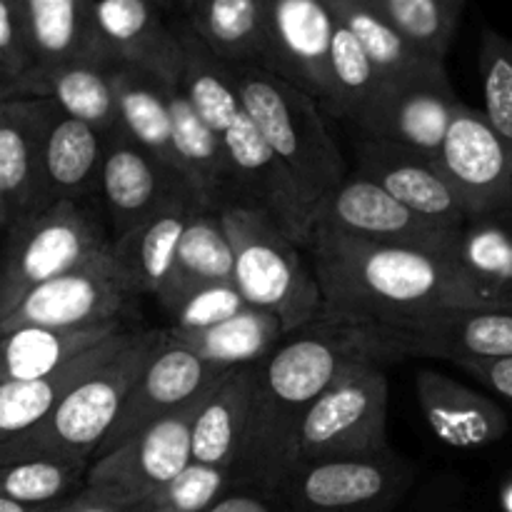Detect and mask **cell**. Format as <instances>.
<instances>
[{
	"label": "cell",
	"mask_w": 512,
	"mask_h": 512,
	"mask_svg": "<svg viewBox=\"0 0 512 512\" xmlns=\"http://www.w3.org/2000/svg\"><path fill=\"white\" fill-rule=\"evenodd\" d=\"M363 358L383 363L365 325L323 318L290 333L258 365L248 428L230 468V490L278 495L293 470L305 415L345 365Z\"/></svg>",
	"instance_id": "cell-1"
},
{
	"label": "cell",
	"mask_w": 512,
	"mask_h": 512,
	"mask_svg": "<svg viewBox=\"0 0 512 512\" xmlns=\"http://www.w3.org/2000/svg\"><path fill=\"white\" fill-rule=\"evenodd\" d=\"M313 268L328 320L388 325L455 308L510 310L470 283L448 260L315 228Z\"/></svg>",
	"instance_id": "cell-2"
},
{
	"label": "cell",
	"mask_w": 512,
	"mask_h": 512,
	"mask_svg": "<svg viewBox=\"0 0 512 512\" xmlns=\"http://www.w3.org/2000/svg\"><path fill=\"white\" fill-rule=\"evenodd\" d=\"M163 350L160 330L130 333L123 348L75 385L38 425L0 445V465L60 463L90 465L95 450L113 428L135 380Z\"/></svg>",
	"instance_id": "cell-3"
},
{
	"label": "cell",
	"mask_w": 512,
	"mask_h": 512,
	"mask_svg": "<svg viewBox=\"0 0 512 512\" xmlns=\"http://www.w3.org/2000/svg\"><path fill=\"white\" fill-rule=\"evenodd\" d=\"M233 73L245 115L320 208L348 178L343 153L325 125L320 103L263 65H233Z\"/></svg>",
	"instance_id": "cell-4"
},
{
	"label": "cell",
	"mask_w": 512,
	"mask_h": 512,
	"mask_svg": "<svg viewBox=\"0 0 512 512\" xmlns=\"http://www.w3.org/2000/svg\"><path fill=\"white\" fill-rule=\"evenodd\" d=\"M218 215L233 245L235 288L245 303L275 315L288 335L323 320V290L298 243L258 210L223 205Z\"/></svg>",
	"instance_id": "cell-5"
},
{
	"label": "cell",
	"mask_w": 512,
	"mask_h": 512,
	"mask_svg": "<svg viewBox=\"0 0 512 512\" xmlns=\"http://www.w3.org/2000/svg\"><path fill=\"white\" fill-rule=\"evenodd\" d=\"M113 245L85 200H60L10 225L0 255V320L38 285L90 263Z\"/></svg>",
	"instance_id": "cell-6"
},
{
	"label": "cell",
	"mask_w": 512,
	"mask_h": 512,
	"mask_svg": "<svg viewBox=\"0 0 512 512\" xmlns=\"http://www.w3.org/2000/svg\"><path fill=\"white\" fill-rule=\"evenodd\" d=\"M388 375L378 360H353L323 390L305 415L295 465L368 458L390 448Z\"/></svg>",
	"instance_id": "cell-7"
},
{
	"label": "cell",
	"mask_w": 512,
	"mask_h": 512,
	"mask_svg": "<svg viewBox=\"0 0 512 512\" xmlns=\"http://www.w3.org/2000/svg\"><path fill=\"white\" fill-rule=\"evenodd\" d=\"M208 393L150 425L113 453L90 460L80 498L95 508L108 510L148 508L155 495L193 463V420Z\"/></svg>",
	"instance_id": "cell-8"
},
{
	"label": "cell",
	"mask_w": 512,
	"mask_h": 512,
	"mask_svg": "<svg viewBox=\"0 0 512 512\" xmlns=\"http://www.w3.org/2000/svg\"><path fill=\"white\" fill-rule=\"evenodd\" d=\"M420 468L390 445L368 458L295 465L280 485L285 512H400Z\"/></svg>",
	"instance_id": "cell-9"
},
{
	"label": "cell",
	"mask_w": 512,
	"mask_h": 512,
	"mask_svg": "<svg viewBox=\"0 0 512 512\" xmlns=\"http://www.w3.org/2000/svg\"><path fill=\"white\" fill-rule=\"evenodd\" d=\"M365 328L383 360L438 358L465 365L512 358V310L455 308Z\"/></svg>",
	"instance_id": "cell-10"
},
{
	"label": "cell",
	"mask_w": 512,
	"mask_h": 512,
	"mask_svg": "<svg viewBox=\"0 0 512 512\" xmlns=\"http://www.w3.org/2000/svg\"><path fill=\"white\" fill-rule=\"evenodd\" d=\"M230 158L228 205L258 210L280 225L298 245H310L318 205L308 198L293 170L275 155L248 115L223 135Z\"/></svg>",
	"instance_id": "cell-11"
},
{
	"label": "cell",
	"mask_w": 512,
	"mask_h": 512,
	"mask_svg": "<svg viewBox=\"0 0 512 512\" xmlns=\"http://www.w3.org/2000/svg\"><path fill=\"white\" fill-rule=\"evenodd\" d=\"M138 295L130 288L113 245L90 263L30 290L3 320L0 333L25 325L40 328H95L118 323L128 303Z\"/></svg>",
	"instance_id": "cell-12"
},
{
	"label": "cell",
	"mask_w": 512,
	"mask_h": 512,
	"mask_svg": "<svg viewBox=\"0 0 512 512\" xmlns=\"http://www.w3.org/2000/svg\"><path fill=\"white\" fill-rule=\"evenodd\" d=\"M315 228H330L368 243L420 250L448 260L458 225L423 218L385 193L378 183L353 173L320 203Z\"/></svg>",
	"instance_id": "cell-13"
},
{
	"label": "cell",
	"mask_w": 512,
	"mask_h": 512,
	"mask_svg": "<svg viewBox=\"0 0 512 512\" xmlns=\"http://www.w3.org/2000/svg\"><path fill=\"white\" fill-rule=\"evenodd\" d=\"M438 168L470 215L503 213L512 205V143L483 110L460 103L438 155Z\"/></svg>",
	"instance_id": "cell-14"
},
{
	"label": "cell",
	"mask_w": 512,
	"mask_h": 512,
	"mask_svg": "<svg viewBox=\"0 0 512 512\" xmlns=\"http://www.w3.org/2000/svg\"><path fill=\"white\" fill-rule=\"evenodd\" d=\"M463 103L450 85L445 65L383 80L373 108L360 123V135L403 145L438 160L455 108Z\"/></svg>",
	"instance_id": "cell-15"
},
{
	"label": "cell",
	"mask_w": 512,
	"mask_h": 512,
	"mask_svg": "<svg viewBox=\"0 0 512 512\" xmlns=\"http://www.w3.org/2000/svg\"><path fill=\"white\" fill-rule=\"evenodd\" d=\"M225 373L228 370L198 358L190 350L170 348L163 343V350L150 360L148 368L130 388L113 428L108 430L100 448L95 450L93 460L113 453L115 448L148 430L150 425L160 423L175 410L188 405L190 400L208 393Z\"/></svg>",
	"instance_id": "cell-16"
},
{
	"label": "cell",
	"mask_w": 512,
	"mask_h": 512,
	"mask_svg": "<svg viewBox=\"0 0 512 512\" xmlns=\"http://www.w3.org/2000/svg\"><path fill=\"white\" fill-rule=\"evenodd\" d=\"M333 10L308 0H270L268 43L263 68L300 90L313 95L323 108H330V45L335 33Z\"/></svg>",
	"instance_id": "cell-17"
},
{
	"label": "cell",
	"mask_w": 512,
	"mask_h": 512,
	"mask_svg": "<svg viewBox=\"0 0 512 512\" xmlns=\"http://www.w3.org/2000/svg\"><path fill=\"white\" fill-rule=\"evenodd\" d=\"M185 190L193 188L175 170L140 148L120 125L105 135L98 198L113 225V238L143 223Z\"/></svg>",
	"instance_id": "cell-18"
},
{
	"label": "cell",
	"mask_w": 512,
	"mask_h": 512,
	"mask_svg": "<svg viewBox=\"0 0 512 512\" xmlns=\"http://www.w3.org/2000/svg\"><path fill=\"white\" fill-rule=\"evenodd\" d=\"M355 173L378 183L385 193L423 218L460 225L468 213L438 168V160L388 140L360 135L355 145Z\"/></svg>",
	"instance_id": "cell-19"
},
{
	"label": "cell",
	"mask_w": 512,
	"mask_h": 512,
	"mask_svg": "<svg viewBox=\"0 0 512 512\" xmlns=\"http://www.w3.org/2000/svg\"><path fill=\"white\" fill-rule=\"evenodd\" d=\"M58 110L48 98H15L0 105V195L10 225L38 213L45 138Z\"/></svg>",
	"instance_id": "cell-20"
},
{
	"label": "cell",
	"mask_w": 512,
	"mask_h": 512,
	"mask_svg": "<svg viewBox=\"0 0 512 512\" xmlns=\"http://www.w3.org/2000/svg\"><path fill=\"white\" fill-rule=\"evenodd\" d=\"M415 395L435 438L455 450L488 448L510 430L508 410L498 400L433 368L418 370Z\"/></svg>",
	"instance_id": "cell-21"
},
{
	"label": "cell",
	"mask_w": 512,
	"mask_h": 512,
	"mask_svg": "<svg viewBox=\"0 0 512 512\" xmlns=\"http://www.w3.org/2000/svg\"><path fill=\"white\" fill-rule=\"evenodd\" d=\"M100 40L115 63L150 70L165 83L180 78V40L158 0H90Z\"/></svg>",
	"instance_id": "cell-22"
},
{
	"label": "cell",
	"mask_w": 512,
	"mask_h": 512,
	"mask_svg": "<svg viewBox=\"0 0 512 512\" xmlns=\"http://www.w3.org/2000/svg\"><path fill=\"white\" fill-rule=\"evenodd\" d=\"M198 208L205 205L193 190H185L143 223L113 238V255L135 295H158L170 273L180 238Z\"/></svg>",
	"instance_id": "cell-23"
},
{
	"label": "cell",
	"mask_w": 512,
	"mask_h": 512,
	"mask_svg": "<svg viewBox=\"0 0 512 512\" xmlns=\"http://www.w3.org/2000/svg\"><path fill=\"white\" fill-rule=\"evenodd\" d=\"M23 15L33 73L78 60L115 63L95 28L90 0H23Z\"/></svg>",
	"instance_id": "cell-24"
},
{
	"label": "cell",
	"mask_w": 512,
	"mask_h": 512,
	"mask_svg": "<svg viewBox=\"0 0 512 512\" xmlns=\"http://www.w3.org/2000/svg\"><path fill=\"white\" fill-rule=\"evenodd\" d=\"M165 98L173 120L180 175L205 208L220 210L230 200V158L223 135L200 118L180 83H165Z\"/></svg>",
	"instance_id": "cell-25"
},
{
	"label": "cell",
	"mask_w": 512,
	"mask_h": 512,
	"mask_svg": "<svg viewBox=\"0 0 512 512\" xmlns=\"http://www.w3.org/2000/svg\"><path fill=\"white\" fill-rule=\"evenodd\" d=\"M103 150V133L58 110L45 138L38 213L60 200H85L98 193Z\"/></svg>",
	"instance_id": "cell-26"
},
{
	"label": "cell",
	"mask_w": 512,
	"mask_h": 512,
	"mask_svg": "<svg viewBox=\"0 0 512 512\" xmlns=\"http://www.w3.org/2000/svg\"><path fill=\"white\" fill-rule=\"evenodd\" d=\"M258 365H240L228 370L203 398L190 435L193 463L213 465L230 473L248 428Z\"/></svg>",
	"instance_id": "cell-27"
},
{
	"label": "cell",
	"mask_w": 512,
	"mask_h": 512,
	"mask_svg": "<svg viewBox=\"0 0 512 512\" xmlns=\"http://www.w3.org/2000/svg\"><path fill=\"white\" fill-rule=\"evenodd\" d=\"M123 320L95 328H25L0 333V380H38L123 335Z\"/></svg>",
	"instance_id": "cell-28"
},
{
	"label": "cell",
	"mask_w": 512,
	"mask_h": 512,
	"mask_svg": "<svg viewBox=\"0 0 512 512\" xmlns=\"http://www.w3.org/2000/svg\"><path fill=\"white\" fill-rule=\"evenodd\" d=\"M223 283H235L233 245L220 223L218 210L198 208L180 238L168 278L155 298L165 313H170L198 290Z\"/></svg>",
	"instance_id": "cell-29"
},
{
	"label": "cell",
	"mask_w": 512,
	"mask_h": 512,
	"mask_svg": "<svg viewBox=\"0 0 512 512\" xmlns=\"http://www.w3.org/2000/svg\"><path fill=\"white\" fill-rule=\"evenodd\" d=\"M270 0H180L183 18L218 58L230 65H263Z\"/></svg>",
	"instance_id": "cell-30"
},
{
	"label": "cell",
	"mask_w": 512,
	"mask_h": 512,
	"mask_svg": "<svg viewBox=\"0 0 512 512\" xmlns=\"http://www.w3.org/2000/svg\"><path fill=\"white\" fill-rule=\"evenodd\" d=\"M163 343L183 348L225 370L258 365L288 338L283 323L265 310L248 308L225 323L203 330L160 328Z\"/></svg>",
	"instance_id": "cell-31"
},
{
	"label": "cell",
	"mask_w": 512,
	"mask_h": 512,
	"mask_svg": "<svg viewBox=\"0 0 512 512\" xmlns=\"http://www.w3.org/2000/svg\"><path fill=\"white\" fill-rule=\"evenodd\" d=\"M110 83H113L115 103H118L120 128L140 148L148 150L153 158L180 175L173 145V120H170L168 98H165V80L138 65L113 63Z\"/></svg>",
	"instance_id": "cell-32"
},
{
	"label": "cell",
	"mask_w": 512,
	"mask_h": 512,
	"mask_svg": "<svg viewBox=\"0 0 512 512\" xmlns=\"http://www.w3.org/2000/svg\"><path fill=\"white\" fill-rule=\"evenodd\" d=\"M130 333L115 335L108 343L98 345L90 353L80 355L58 373L38 380H0V445L18 438L25 430L38 425L70 390L83 383L90 373L108 363Z\"/></svg>",
	"instance_id": "cell-33"
},
{
	"label": "cell",
	"mask_w": 512,
	"mask_h": 512,
	"mask_svg": "<svg viewBox=\"0 0 512 512\" xmlns=\"http://www.w3.org/2000/svg\"><path fill=\"white\" fill-rule=\"evenodd\" d=\"M110 65L95 60H78L58 68L40 70L25 80L28 98H48L70 118H78L108 135L120 125Z\"/></svg>",
	"instance_id": "cell-34"
},
{
	"label": "cell",
	"mask_w": 512,
	"mask_h": 512,
	"mask_svg": "<svg viewBox=\"0 0 512 512\" xmlns=\"http://www.w3.org/2000/svg\"><path fill=\"white\" fill-rule=\"evenodd\" d=\"M173 25L180 40V53H183L178 78L180 88L185 90L200 118L215 133L225 135L233 128L235 120L245 113L233 65L218 58L183 18L175 15Z\"/></svg>",
	"instance_id": "cell-35"
},
{
	"label": "cell",
	"mask_w": 512,
	"mask_h": 512,
	"mask_svg": "<svg viewBox=\"0 0 512 512\" xmlns=\"http://www.w3.org/2000/svg\"><path fill=\"white\" fill-rule=\"evenodd\" d=\"M330 10L358 38V43L363 45V50L383 78H405V75L423 73L435 65H445L410 45L388 23V18L380 13L373 0H338Z\"/></svg>",
	"instance_id": "cell-36"
},
{
	"label": "cell",
	"mask_w": 512,
	"mask_h": 512,
	"mask_svg": "<svg viewBox=\"0 0 512 512\" xmlns=\"http://www.w3.org/2000/svg\"><path fill=\"white\" fill-rule=\"evenodd\" d=\"M383 80L385 78L368 58L358 38L338 20L333 45H330V85H333L330 113L350 120L360 128L383 88Z\"/></svg>",
	"instance_id": "cell-37"
},
{
	"label": "cell",
	"mask_w": 512,
	"mask_h": 512,
	"mask_svg": "<svg viewBox=\"0 0 512 512\" xmlns=\"http://www.w3.org/2000/svg\"><path fill=\"white\" fill-rule=\"evenodd\" d=\"M388 23L428 58L445 63L465 0H373Z\"/></svg>",
	"instance_id": "cell-38"
},
{
	"label": "cell",
	"mask_w": 512,
	"mask_h": 512,
	"mask_svg": "<svg viewBox=\"0 0 512 512\" xmlns=\"http://www.w3.org/2000/svg\"><path fill=\"white\" fill-rule=\"evenodd\" d=\"M88 465L60 463H10L0 465V500L20 505H60L83 488Z\"/></svg>",
	"instance_id": "cell-39"
},
{
	"label": "cell",
	"mask_w": 512,
	"mask_h": 512,
	"mask_svg": "<svg viewBox=\"0 0 512 512\" xmlns=\"http://www.w3.org/2000/svg\"><path fill=\"white\" fill-rule=\"evenodd\" d=\"M480 80L488 120L512 143V40L493 28L480 38Z\"/></svg>",
	"instance_id": "cell-40"
},
{
	"label": "cell",
	"mask_w": 512,
	"mask_h": 512,
	"mask_svg": "<svg viewBox=\"0 0 512 512\" xmlns=\"http://www.w3.org/2000/svg\"><path fill=\"white\" fill-rule=\"evenodd\" d=\"M230 493V473L213 465L190 463L173 483L165 485L150 510L158 512H205Z\"/></svg>",
	"instance_id": "cell-41"
},
{
	"label": "cell",
	"mask_w": 512,
	"mask_h": 512,
	"mask_svg": "<svg viewBox=\"0 0 512 512\" xmlns=\"http://www.w3.org/2000/svg\"><path fill=\"white\" fill-rule=\"evenodd\" d=\"M248 308L250 305L245 303V298L240 295V290L235 288V283L210 285V288L198 290V293H193L190 298H185L183 303L175 305V308L170 310V328H213V325L225 323V320L235 318V315H240Z\"/></svg>",
	"instance_id": "cell-42"
},
{
	"label": "cell",
	"mask_w": 512,
	"mask_h": 512,
	"mask_svg": "<svg viewBox=\"0 0 512 512\" xmlns=\"http://www.w3.org/2000/svg\"><path fill=\"white\" fill-rule=\"evenodd\" d=\"M28 30H25L23 0H0V70L18 80L25 93V78L33 73ZM28 98V95H25Z\"/></svg>",
	"instance_id": "cell-43"
},
{
	"label": "cell",
	"mask_w": 512,
	"mask_h": 512,
	"mask_svg": "<svg viewBox=\"0 0 512 512\" xmlns=\"http://www.w3.org/2000/svg\"><path fill=\"white\" fill-rule=\"evenodd\" d=\"M403 512H473L463 488L450 475H435L418 493H410Z\"/></svg>",
	"instance_id": "cell-44"
},
{
	"label": "cell",
	"mask_w": 512,
	"mask_h": 512,
	"mask_svg": "<svg viewBox=\"0 0 512 512\" xmlns=\"http://www.w3.org/2000/svg\"><path fill=\"white\" fill-rule=\"evenodd\" d=\"M458 368H463L470 378L478 380L512 408V358L493 360V363H465Z\"/></svg>",
	"instance_id": "cell-45"
},
{
	"label": "cell",
	"mask_w": 512,
	"mask_h": 512,
	"mask_svg": "<svg viewBox=\"0 0 512 512\" xmlns=\"http://www.w3.org/2000/svg\"><path fill=\"white\" fill-rule=\"evenodd\" d=\"M205 512H285L278 495L260 490H230Z\"/></svg>",
	"instance_id": "cell-46"
},
{
	"label": "cell",
	"mask_w": 512,
	"mask_h": 512,
	"mask_svg": "<svg viewBox=\"0 0 512 512\" xmlns=\"http://www.w3.org/2000/svg\"><path fill=\"white\" fill-rule=\"evenodd\" d=\"M15 98H25L23 85H20L15 78H10L5 70H0V105L10 103V100Z\"/></svg>",
	"instance_id": "cell-47"
},
{
	"label": "cell",
	"mask_w": 512,
	"mask_h": 512,
	"mask_svg": "<svg viewBox=\"0 0 512 512\" xmlns=\"http://www.w3.org/2000/svg\"><path fill=\"white\" fill-rule=\"evenodd\" d=\"M0 512H63V505H20V503H10V500H0Z\"/></svg>",
	"instance_id": "cell-48"
},
{
	"label": "cell",
	"mask_w": 512,
	"mask_h": 512,
	"mask_svg": "<svg viewBox=\"0 0 512 512\" xmlns=\"http://www.w3.org/2000/svg\"><path fill=\"white\" fill-rule=\"evenodd\" d=\"M498 505H500V512H512V468L503 478V483H500Z\"/></svg>",
	"instance_id": "cell-49"
},
{
	"label": "cell",
	"mask_w": 512,
	"mask_h": 512,
	"mask_svg": "<svg viewBox=\"0 0 512 512\" xmlns=\"http://www.w3.org/2000/svg\"><path fill=\"white\" fill-rule=\"evenodd\" d=\"M178 3L180 0H158V5L165 10V13H175V15H178Z\"/></svg>",
	"instance_id": "cell-50"
},
{
	"label": "cell",
	"mask_w": 512,
	"mask_h": 512,
	"mask_svg": "<svg viewBox=\"0 0 512 512\" xmlns=\"http://www.w3.org/2000/svg\"><path fill=\"white\" fill-rule=\"evenodd\" d=\"M3 220H8V205H5L3 195H0V223H3Z\"/></svg>",
	"instance_id": "cell-51"
},
{
	"label": "cell",
	"mask_w": 512,
	"mask_h": 512,
	"mask_svg": "<svg viewBox=\"0 0 512 512\" xmlns=\"http://www.w3.org/2000/svg\"><path fill=\"white\" fill-rule=\"evenodd\" d=\"M308 3H320V5H328V8H333V5L338 3V0H308Z\"/></svg>",
	"instance_id": "cell-52"
},
{
	"label": "cell",
	"mask_w": 512,
	"mask_h": 512,
	"mask_svg": "<svg viewBox=\"0 0 512 512\" xmlns=\"http://www.w3.org/2000/svg\"><path fill=\"white\" fill-rule=\"evenodd\" d=\"M505 213H510V215H512V205H510V208H508V210H505Z\"/></svg>",
	"instance_id": "cell-53"
}]
</instances>
